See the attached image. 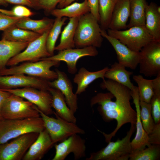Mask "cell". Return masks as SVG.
Here are the masks:
<instances>
[{
	"mask_svg": "<svg viewBox=\"0 0 160 160\" xmlns=\"http://www.w3.org/2000/svg\"><path fill=\"white\" fill-rule=\"evenodd\" d=\"M48 91L52 96V107L55 111L53 114L65 120L76 124V119L74 113L68 106L64 96L61 92L52 87Z\"/></svg>",
	"mask_w": 160,
	"mask_h": 160,
	"instance_id": "ffe728a7",
	"label": "cell"
},
{
	"mask_svg": "<svg viewBox=\"0 0 160 160\" xmlns=\"http://www.w3.org/2000/svg\"><path fill=\"white\" fill-rule=\"evenodd\" d=\"M129 130L122 139L109 142L106 146L91 153L86 160H128L132 153L130 139L136 130L135 124H131Z\"/></svg>",
	"mask_w": 160,
	"mask_h": 160,
	"instance_id": "5b68a950",
	"label": "cell"
},
{
	"mask_svg": "<svg viewBox=\"0 0 160 160\" xmlns=\"http://www.w3.org/2000/svg\"><path fill=\"white\" fill-rule=\"evenodd\" d=\"M140 118L143 128L148 135L153 130L155 124L151 113L150 103L140 101Z\"/></svg>",
	"mask_w": 160,
	"mask_h": 160,
	"instance_id": "d590c367",
	"label": "cell"
},
{
	"mask_svg": "<svg viewBox=\"0 0 160 160\" xmlns=\"http://www.w3.org/2000/svg\"><path fill=\"white\" fill-rule=\"evenodd\" d=\"M34 5H37V3L38 0H31Z\"/></svg>",
	"mask_w": 160,
	"mask_h": 160,
	"instance_id": "7dc6e473",
	"label": "cell"
},
{
	"mask_svg": "<svg viewBox=\"0 0 160 160\" xmlns=\"http://www.w3.org/2000/svg\"><path fill=\"white\" fill-rule=\"evenodd\" d=\"M139 52V72L147 77L160 74V41H151Z\"/></svg>",
	"mask_w": 160,
	"mask_h": 160,
	"instance_id": "30bf717a",
	"label": "cell"
},
{
	"mask_svg": "<svg viewBox=\"0 0 160 160\" xmlns=\"http://www.w3.org/2000/svg\"><path fill=\"white\" fill-rule=\"evenodd\" d=\"M101 34L111 44L114 49L119 63L125 67L135 69L138 65L139 52L133 51L117 39L109 35L106 30H101Z\"/></svg>",
	"mask_w": 160,
	"mask_h": 160,
	"instance_id": "2e32d148",
	"label": "cell"
},
{
	"mask_svg": "<svg viewBox=\"0 0 160 160\" xmlns=\"http://www.w3.org/2000/svg\"><path fill=\"white\" fill-rule=\"evenodd\" d=\"M39 133H27L0 144V160H20L37 138Z\"/></svg>",
	"mask_w": 160,
	"mask_h": 160,
	"instance_id": "8fae6325",
	"label": "cell"
},
{
	"mask_svg": "<svg viewBox=\"0 0 160 160\" xmlns=\"http://www.w3.org/2000/svg\"><path fill=\"white\" fill-rule=\"evenodd\" d=\"M125 68L119 63L116 62L106 72L104 77L124 85L132 91L136 87L130 79L133 72L127 70Z\"/></svg>",
	"mask_w": 160,
	"mask_h": 160,
	"instance_id": "d4e9b609",
	"label": "cell"
},
{
	"mask_svg": "<svg viewBox=\"0 0 160 160\" xmlns=\"http://www.w3.org/2000/svg\"><path fill=\"white\" fill-rule=\"evenodd\" d=\"M129 16V0H118L114 8L108 29L121 30L126 28Z\"/></svg>",
	"mask_w": 160,
	"mask_h": 160,
	"instance_id": "44dd1931",
	"label": "cell"
},
{
	"mask_svg": "<svg viewBox=\"0 0 160 160\" xmlns=\"http://www.w3.org/2000/svg\"><path fill=\"white\" fill-rule=\"evenodd\" d=\"M145 26L154 40L160 41V8L151 2L145 9Z\"/></svg>",
	"mask_w": 160,
	"mask_h": 160,
	"instance_id": "603a6c76",
	"label": "cell"
},
{
	"mask_svg": "<svg viewBox=\"0 0 160 160\" xmlns=\"http://www.w3.org/2000/svg\"><path fill=\"white\" fill-rule=\"evenodd\" d=\"M1 113L2 118L6 119H23L40 117L36 105L20 97L12 94L4 103Z\"/></svg>",
	"mask_w": 160,
	"mask_h": 160,
	"instance_id": "52a82bcc",
	"label": "cell"
},
{
	"mask_svg": "<svg viewBox=\"0 0 160 160\" xmlns=\"http://www.w3.org/2000/svg\"><path fill=\"white\" fill-rule=\"evenodd\" d=\"M79 17L69 18L68 23L61 32L60 43L55 47V50L60 51L75 47L74 38Z\"/></svg>",
	"mask_w": 160,
	"mask_h": 160,
	"instance_id": "f1b7e54d",
	"label": "cell"
},
{
	"mask_svg": "<svg viewBox=\"0 0 160 160\" xmlns=\"http://www.w3.org/2000/svg\"><path fill=\"white\" fill-rule=\"evenodd\" d=\"M133 79L138 85L140 101L150 103L153 94L152 79H146L140 75H133Z\"/></svg>",
	"mask_w": 160,
	"mask_h": 160,
	"instance_id": "4dcf8cb0",
	"label": "cell"
},
{
	"mask_svg": "<svg viewBox=\"0 0 160 160\" xmlns=\"http://www.w3.org/2000/svg\"><path fill=\"white\" fill-rule=\"evenodd\" d=\"M41 35L33 31L12 25L3 31L1 39L14 42H30Z\"/></svg>",
	"mask_w": 160,
	"mask_h": 160,
	"instance_id": "83f0119b",
	"label": "cell"
},
{
	"mask_svg": "<svg viewBox=\"0 0 160 160\" xmlns=\"http://www.w3.org/2000/svg\"><path fill=\"white\" fill-rule=\"evenodd\" d=\"M148 136L150 144H160V123L155 124L152 132Z\"/></svg>",
	"mask_w": 160,
	"mask_h": 160,
	"instance_id": "ab89813d",
	"label": "cell"
},
{
	"mask_svg": "<svg viewBox=\"0 0 160 160\" xmlns=\"http://www.w3.org/2000/svg\"><path fill=\"white\" fill-rule=\"evenodd\" d=\"M54 144L47 130L40 132L24 156L23 160H40Z\"/></svg>",
	"mask_w": 160,
	"mask_h": 160,
	"instance_id": "d6986e66",
	"label": "cell"
},
{
	"mask_svg": "<svg viewBox=\"0 0 160 160\" xmlns=\"http://www.w3.org/2000/svg\"><path fill=\"white\" fill-rule=\"evenodd\" d=\"M38 110L43 120L45 129L54 144L58 142H61L73 135L85 133L84 130L76 124L65 120L55 114H54L56 118L49 117L38 108Z\"/></svg>",
	"mask_w": 160,
	"mask_h": 160,
	"instance_id": "8992f818",
	"label": "cell"
},
{
	"mask_svg": "<svg viewBox=\"0 0 160 160\" xmlns=\"http://www.w3.org/2000/svg\"><path fill=\"white\" fill-rule=\"evenodd\" d=\"M118 0H99L98 11L102 29H108L112 14Z\"/></svg>",
	"mask_w": 160,
	"mask_h": 160,
	"instance_id": "1f68e13d",
	"label": "cell"
},
{
	"mask_svg": "<svg viewBox=\"0 0 160 160\" xmlns=\"http://www.w3.org/2000/svg\"><path fill=\"white\" fill-rule=\"evenodd\" d=\"M101 30L99 22L90 12L80 16L75 34V47H100L103 39Z\"/></svg>",
	"mask_w": 160,
	"mask_h": 160,
	"instance_id": "7a4b0ae2",
	"label": "cell"
},
{
	"mask_svg": "<svg viewBox=\"0 0 160 160\" xmlns=\"http://www.w3.org/2000/svg\"><path fill=\"white\" fill-rule=\"evenodd\" d=\"M130 20L128 28L135 26H144L145 9L147 4L145 0H129Z\"/></svg>",
	"mask_w": 160,
	"mask_h": 160,
	"instance_id": "f546056e",
	"label": "cell"
},
{
	"mask_svg": "<svg viewBox=\"0 0 160 160\" xmlns=\"http://www.w3.org/2000/svg\"><path fill=\"white\" fill-rule=\"evenodd\" d=\"M9 92L3 90L0 88V119H3L1 115V111L4 102L11 95Z\"/></svg>",
	"mask_w": 160,
	"mask_h": 160,
	"instance_id": "7bdbcfd3",
	"label": "cell"
},
{
	"mask_svg": "<svg viewBox=\"0 0 160 160\" xmlns=\"http://www.w3.org/2000/svg\"><path fill=\"white\" fill-rule=\"evenodd\" d=\"M131 95L135 105L136 113L135 124L136 134L131 142L132 152L143 149L151 145L148 141V135L144 130L140 118V107L138 88L131 91Z\"/></svg>",
	"mask_w": 160,
	"mask_h": 160,
	"instance_id": "ac0fdd59",
	"label": "cell"
},
{
	"mask_svg": "<svg viewBox=\"0 0 160 160\" xmlns=\"http://www.w3.org/2000/svg\"><path fill=\"white\" fill-rule=\"evenodd\" d=\"M98 52L97 48L89 46L82 48H70L59 51L55 55L41 59L64 61L67 64L68 72L74 74L77 72L76 63L81 58L87 56L95 57Z\"/></svg>",
	"mask_w": 160,
	"mask_h": 160,
	"instance_id": "5bb4252c",
	"label": "cell"
},
{
	"mask_svg": "<svg viewBox=\"0 0 160 160\" xmlns=\"http://www.w3.org/2000/svg\"><path fill=\"white\" fill-rule=\"evenodd\" d=\"M2 89L26 100L47 115L54 113L51 106L52 96L48 91L31 87Z\"/></svg>",
	"mask_w": 160,
	"mask_h": 160,
	"instance_id": "7c38bea8",
	"label": "cell"
},
{
	"mask_svg": "<svg viewBox=\"0 0 160 160\" xmlns=\"http://www.w3.org/2000/svg\"><path fill=\"white\" fill-rule=\"evenodd\" d=\"M99 0H87L90 8V12L99 23L100 16L98 11Z\"/></svg>",
	"mask_w": 160,
	"mask_h": 160,
	"instance_id": "60d3db41",
	"label": "cell"
},
{
	"mask_svg": "<svg viewBox=\"0 0 160 160\" xmlns=\"http://www.w3.org/2000/svg\"><path fill=\"white\" fill-rule=\"evenodd\" d=\"M18 65L6 68L0 70V76L24 74L41 78L48 81L56 79L57 75L51 68L59 66L60 62L50 60H42L35 62H26Z\"/></svg>",
	"mask_w": 160,
	"mask_h": 160,
	"instance_id": "277c9868",
	"label": "cell"
},
{
	"mask_svg": "<svg viewBox=\"0 0 160 160\" xmlns=\"http://www.w3.org/2000/svg\"><path fill=\"white\" fill-rule=\"evenodd\" d=\"M29 42L0 41V70L6 68L8 61L27 47Z\"/></svg>",
	"mask_w": 160,
	"mask_h": 160,
	"instance_id": "cb8c5ba5",
	"label": "cell"
},
{
	"mask_svg": "<svg viewBox=\"0 0 160 160\" xmlns=\"http://www.w3.org/2000/svg\"><path fill=\"white\" fill-rule=\"evenodd\" d=\"M63 0H38L37 6L44 9L46 12L50 13L56 6Z\"/></svg>",
	"mask_w": 160,
	"mask_h": 160,
	"instance_id": "f35d334b",
	"label": "cell"
},
{
	"mask_svg": "<svg viewBox=\"0 0 160 160\" xmlns=\"http://www.w3.org/2000/svg\"><path fill=\"white\" fill-rule=\"evenodd\" d=\"M152 80L153 94L150 103L152 115L156 124L160 123V74Z\"/></svg>",
	"mask_w": 160,
	"mask_h": 160,
	"instance_id": "836d02e7",
	"label": "cell"
},
{
	"mask_svg": "<svg viewBox=\"0 0 160 160\" xmlns=\"http://www.w3.org/2000/svg\"><path fill=\"white\" fill-rule=\"evenodd\" d=\"M54 20L47 17L39 20L32 19L29 17H23L21 18L15 25L19 28L41 35L51 29Z\"/></svg>",
	"mask_w": 160,
	"mask_h": 160,
	"instance_id": "4316f807",
	"label": "cell"
},
{
	"mask_svg": "<svg viewBox=\"0 0 160 160\" xmlns=\"http://www.w3.org/2000/svg\"><path fill=\"white\" fill-rule=\"evenodd\" d=\"M100 87L109 92L98 93L92 98L90 104L91 107L99 105L97 110L105 121L114 119L117 121L116 128L109 134L97 130L108 143L124 125L128 123L135 124L136 113L131 105V91L127 87L109 79L103 80Z\"/></svg>",
	"mask_w": 160,
	"mask_h": 160,
	"instance_id": "6da1fadb",
	"label": "cell"
},
{
	"mask_svg": "<svg viewBox=\"0 0 160 160\" xmlns=\"http://www.w3.org/2000/svg\"><path fill=\"white\" fill-rule=\"evenodd\" d=\"M49 81L24 74L0 76V88L10 89L31 87L48 91L51 87Z\"/></svg>",
	"mask_w": 160,
	"mask_h": 160,
	"instance_id": "4fadbf2b",
	"label": "cell"
},
{
	"mask_svg": "<svg viewBox=\"0 0 160 160\" xmlns=\"http://www.w3.org/2000/svg\"><path fill=\"white\" fill-rule=\"evenodd\" d=\"M85 139L78 134L71 136L55 145V155L52 160H64L70 153L77 160L85 157L86 146Z\"/></svg>",
	"mask_w": 160,
	"mask_h": 160,
	"instance_id": "9a60e30c",
	"label": "cell"
},
{
	"mask_svg": "<svg viewBox=\"0 0 160 160\" xmlns=\"http://www.w3.org/2000/svg\"><path fill=\"white\" fill-rule=\"evenodd\" d=\"M11 11L12 16L20 18L29 17L34 14L30 9L22 5L15 6Z\"/></svg>",
	"mask_w": 160,
	"mask_h": 160,
	"instance_id": "74e56055",
	"label": "cell"
},
{
	"mask_svg": "<svg viewBox=\"0 0 160 160\" xmlns=\"http://www.w3.org/2000/svg\"><path fill=\"white\" fill-rule=\"evenodd\" d=\"M108 68L106 67L98 71L91 72L84 67L81 68L73 79L74 82L77 85L75 94L79 95L85 91L88 86L98 79L104 80L105 73Z\"/></svg>",
	"mask_w": 160,
	"mask_h": 160,
	"instance_id": "7402d4cb",
	"label": "cell"
},
{
	"mask_svg": "<svg viewBox=\"0 0 160 160\" xmlns=\"http://www.w3.org/2000/svg\"><path fill=\"white\" fill-rule=\"evenodd\" d=\"M44 129L41 116L23 119H0V144L27 133H39Z\"/></svg>",
	"mask_w": 160,
	"mask_h": 160,
	"instance_id": "3957f363",
	"label": "cell"
},
{
	"mask_svg": "<svg viewBox=\"0 0 160 160\" xmlns=\"http://www.w3.org/2000/svg\"><path fill=\"white\" fill-rule=\"evenodd\" d=\"M75 0H63L58 4V8L64 7L71 4Z\"/></svg>",
	"mask_w": 160,
	"mask_h": 160,
	"instance_id": "ee69618b",
	"label": "cell"
},
{
	"mask_svg": "<svg viewBox=\"0 0 160 160\" xmlns=\"http://www.w3.org/2000/svg\"><path fill=\"white\" fill-rule=\"evenodd\" d=\"M160 157V144H151L147 148L132 152L130 160H157Z\"/></svg>",
	"mask_w": 160,
	"mask_h": 160,
	"instance_id": "e575fe53",
	"label": "cell"
},
{
	"mask_svg": "<svg viewBox=\"0 0 160 160\" xmlns=\"http://www.w3.org/2000/svg\"><path fill=\"white\" fill-rule=\"evenodd\" d=\"M4 1L7 3L13 4L26 5L29 7H33L34 6L31 0H4Z\"/></svg>",
	"mask_w": 160,
	"mask_h": 160,
	"instance_id": "b9f144b4",
	"label": "cell"
},
{
	"mask_svg": "<svg viewBox=\"0 0 160 160\" xmlns=\"http://www.w3.org/2000/svg\"><path fill=\"white\" fill-rule=\"evenodd\" d=\"M50 29L30 42L24 51L8 61L7 66L12 67L21 63L38 61L50 56L46 45L47 39Z\"/></svg>",
	"mask_w": 160,
	"mask_h": 160,
	"instance_id": "9c48e42d",
	"label": "cell"
},
{
	"mask_svg": "<svg viewBox=\"0 0 160 160\" xmlns=\"http://www.w3.org/2000/svg\"><path fill=\"white\" fill-rule=\"evenodd\" d=\"M0 12L7 15H9L11 11L10 10L0 9Z\"/></svg>",
	"mask_w": 160,
	"mask_h": 160,
	"instance_id": "f6af8a7d",
	"label": "cell"
},
{
	"mask_svg": "<svg viewBox=\"0 0 160 160\" xmlns=\"http://www.w3.org/2000/svg\"><path fill=\"white\" fill-rule=\"evenodd\" d=\"M57 75V78L53 81H49L51 87L59 89L63 95L67 105L74 113L78 108L77 95L73 92L71 82L64 72L58 69H55Z\"/></svg>",
	"mask_w": 160,
	"mask_h": 160,
	"instance_id": "e0dca14e",
	"label": "cell"
},
{
	"mask_svg": "<svg viewBox=\"0 0 160 160\" xmlns=\"http://www.w3.org/2000/svg\"><path fill=\"white\" fill-rule=\"evenodd\" d=\"M7 2L4 0H0V5H6Z\"/></svg>",
	"mask_w": 160,
	"mask_h": 160,
	"instance_id": "bcb514c9",
	"label": "cell"
},
{
	"mask_svg": "<svg viewBox=\"0 0 160 160\" xmlns=\"http://www.w3.org/2000/svg\"><path fill=\"white\" fill-rule=\"evenodd\" d=\"M107 34L127 46L131 50L139 52L145 46L154 40L144 26H135L126 30L108 29Z\"/></svg>",
	"mask_w": 160,
	"mask_h": 160,
	"instance_id": "ba28073f",
	"label": "cell"
},
{
	"mask_svg": "<svg viewBox=\"0 0 160 160\" xmlns=\"http://www.w3.org/2000/svg\"><path fill=\"white\" fill-rule=\"evenodd\" d=\"M21 18L7 15L0 12V31L15 25Z\"/></svg>",
	"mask_w": 160,
	"mask_h": 160,
	"instance_id": "8d00e7d4",
	"label": "cell"
},
{
	"mask_svg": "<svg viewBox=\"0 0 160 160\" xmlns=\"http://www.w3.org/2000/svg\"><path fill=\"white\" fill-rule=\"evenodd\" d=\"M90 11L87 0H84L81 3L75 2L62 8H55L50 13L56 18H71L80 17Z\"/></svg>",
	"mask_w": 160,
	"mask_h": 160,
	"instance_id": "484cf974",
	"label": "cell"
},
{
	"mask_svg": "<svg viewBox=\"0 0 160 160\" xmlns=\"http://www.w3.org/2000/svg\"><path fill=\"white\" fill-rule=\"evenodd\" d=\"M67 19L65 17L56 18L49 31L47 39L46 45L51 56L54 55L56 43L61 33L62 28Z\"/></svg>",
	"mask_w": 160,
	"mask_h": 160,
	"instance_id": "d6a6232c",
	"label": "cell"
}]
</instances>
